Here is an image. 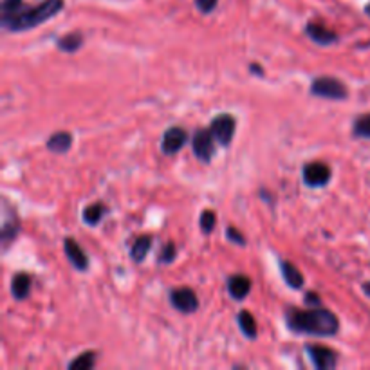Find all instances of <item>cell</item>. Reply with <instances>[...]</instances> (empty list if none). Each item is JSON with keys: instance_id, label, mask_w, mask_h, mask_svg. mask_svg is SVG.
Wrapping results in <instances>:
<instances>
[{"instance_id": "27", "label": "cell", "mask_w": 370, "mask_h": 370, "mask_svg": "<svg viewBox=\"0 0 370 370\" xmlns=\"http://www.w3.org/2000/svg\"><path fill=\"white\" fill-rule=\"evenodd\" d=\"M22 8V0H2V13H13Z\"/></svg>"}, {"instance_id": "16", "label": "cell", "mask_w": 370, "mask_h": 370, "mask_svg": "<svg viewBox=\"0 0 370 370\" xmlns=\"http://www.w3.org/2000/svg\"><path fill=\"white\" fill-rule=\"evenodd\" d=\"M280 271L287 286L293 287V289H302V287H304V277H302V273L293 266V264L287 262V260H282Z\"/></svg>"}, {"instance_id": "29", "label": "cell", "mask_w": 370, "mask_h": 370, "mask_svg": "<svg viewBox=\"0 0 370 370\" xmlns=\"http://www.w3.org/2000/svg\"><path fill=\"white\" fill-rule=\"evenodd\" d=\"M251 73H253V74H259V76H262L264 71H262V67L257 66V63H253V66H251Z\"/></svg>"}, {"instance_id": "14", "label": "cell", "mask_w": 370, "mask_h": 370, "mask_svg": "<svg viewBox=\"0 0 370 370\" xmlns=\"http://www.w3.org/2000/svg\"><path fill=\"white\" fill-rule=\"evenodd\" d=\"M227 291L235 300H244L251 291V280L244 274H235L227 280Z\"/></svg>"}, {"instance_id": "30", "label": "cell", "mask_w": 370, "mask_h": 370, "mask_svg": "<svg viewBox=\"0 0 370 370\" xmlns=\"http://www.w3.org/2000/svg\"><path fill=\"white\" fill-rule=\"evenodd\" d=\"M361 287H363V293H365L366 297L370 298V282H365V284H363Z\"/></svg>"}, {"instance_id": "17", "label": "cell", "mask_w": 370, "mask_h": 370, "mask_svg": "<svg viewBox=\"0 0 370 370\" xmlns=\"http://www.w3.org/2000/svg\"><path fill=\"white\" fill-rule=\"evenodd\" d=\"M56 46H58V49L63 51V53H76V51L83 46V35L78 31L67 33L62 38H58Z\"/></svg>"}, {"instance_id": "26", "label": "cell", "mask_w": 370, "mask_h": 370, "mask_svg": "<svg viewBox=\"0 0 370 370\" xmlns=\"http://www.w3.org/2000/svg\"><path fill=\"white\" fill-rule=\"evenodd\" d=\"M226 237L230 240H232V242L239 244V246H246V239H244V235L239 232V230H235V227H233V226L227 227V230H226Z\"/></svg>"}, {"instance_id": "22", "label": "cell", "mask_w": 370, "mask_h": 370, "mask_svg": "<svg viewBox=\"0 0 370 370\" xmlns=\"http://www.w3.org/2000/svg\"><path fill=\"white\" fill-rule=\"evenodd\" d=\"M352 132H354L356 138L370 139V114H363L352 125Z\"/></svg>"}, {"instance_id": "1", "label": "cell", "mask_w": 370, "mask_h": 370, "mask_svg": "<svg viewBox=\"0 0 370 370\" xmlns=\"http://www.w3.org/2000/svg\"><path fill=\"white\" fill-rule=\"evenodd\" d=\"M287 327L297 334L307 336H334L339 329L338 317L329 309H289L287 311Z\"/></svg>"}, {"instance_id": "24", "label": "cell", "mask_w": 370, "mask_h": 370, "mask_svg": "<svg viewBox=\"0 0 370 370\" xmlns=\"http://www.w3.org/2000/svg\"><path fill=\"white\" fill-rule=\"evenodd\" d=\"M175 253H178V247L174 242H166L161 247V253H159V264H172L175 260Z\"/></svg>"}, {"instance_id": "12", "label": "cell", "mask_w": 370, "mask_h": 370, "mask_svg": "<svg viewBox=\"0 0 370 370\" xmlns=\"http://www.w3.org/2000/svg\"><path fill=\"white\" fill-rule=\"evenodd\" d=\"M73 147V135L69 132H54L49 139H47V150L53 154H67Z\"/></svg>"}, {"instance_id": "8", "label": "cell", "mask_w": 370, "mask_h": 370, "mask_svg": "<svg viewBox=\"0 0 370 370\" xmlns=\"http://www.w3.org/2000/svg\"><path fill=\"white\" fill-rule=\"evenodd\" d=\"M188 141V134H186L185 128L181 127H170L168 130L163 134L161 139V150L166 155H174L181 150L183 147Z\"/></svg>"}, {"instance_id": "2", "label": "cell", "mask_w": 370, "mask_h": 370, "mask_svg": "<svg viewBox=\"0 0 370 370\" xmlns=\"http://www.w3.org/2000/svg\"><path fill=\"white\" fill-rule=\"evenodd\" d=\"M62 9L63 0H43L42 4L33 6V8H20L13 13H2V26L13 33L27 31V29H33V27L47 22L54 15H58Z\"/></svg>"}, {"instance_id": "10", "label": "cell", "mask_w": 370, "mask_h": 370, "mask_svg": "<svg viewBox=\"0 0 370 370\" xmlns=\"http://www.w3.org/2000/svg\"><path fill=\"white\" fill-rule=\"evenodd\" d=\"M305 35L312 40V42H317L318 46H331V43L338 42V35L331 29L324 26L320 22H309L305 26Z\"/></svg>"}, {"instance_id": "5", "label": "cell", "mask_w": 370, "mask_h": 370, "mask_svg": "<svg viewBox=\"0 0 370 370\" xmlns=\"http://www.w3.org/2000/svg\"><path fill=\"white\" fill-rule=\"evenodd\" d=\"M192 148L193 154L201 159L202 163L212 161L213 154H215V138H213L212 130H195L192 138Z\"/></svg>"}, {"instance_id": "20", "label": "cell", "mask_w": 370, "mask_h": 370, "mask_svg": "<svg viewBox=\"0 0 370 370\" xmlns=\"http://www.w3.org/2000/svg\"><path fill=\"white\" fill-rule=\"evenodd\" d=\"M105 215H107V206L96 202V205H91L83 210V222L89 224V226H96Z\"/></svg>"}, {"instance_id": "4", "label": "cell", "mask_w": 370, "mask_h": 370, "mask_svg": "<svg viewBox=\"0 0 370 370\" xmlns=\"http://www.w3.org/2000/svg\"><path fill=\"white\" fill-rule=\"evenodd\" d=\"M235 127L237 121L232 114H219V116L212 120L210 130H212L213 138H215V141L220 147H227V145L232 143L233 135H235Z\"/></svg>"}, {"instance_id": "6", "label": "cell", "mask_w": 370, "mask_h": 370, "mask_svg": "<svg viewBox=\"0 0 370 370\" xmlns=\"http://www.w3.org/2000/svg\"><path fill=\"white\" fill-rule=\"evenodd\" d=\"M305 351H307L312 365L317 366L318 370H329L338 365V352L332 351V349L324 347V345H307Z\"/></svg>"}, {"instance_id": "31", "label": "cell", "mask_w": 370, "mask_h": 370, "mask_svg": "<svg viewBox=\"0 0 370 370\" xmlns=\"http://www.w3.org/2000/svg\"><path fill=\"white\" fill-rule=\"evenodd\" d=\"M365 13H366V15L370 16V4H366V8H365Z\"/></svg>"}, {"instance_id": "25", "label": "cell", "mask_w": 370, "mask_h": 370, "mask_svg": "<svg viewBox=\"0 0 370 370\" xmlns=\"http://www.w3.org/2000/svg\"><path fill=\"white\" fill-rule=\"evenodd\" d=\"M219 0H195V8L202 13V15H210L213 9L217 8Z\"/></svg>"}, {"instance_id": "21", "label": "cell", "mask_w": 370, "mask_h": 370, "mask_svg": "<svg viewBox=\"0 0 370 370\" xmlns=\"http://www.w3.org/2000/svg\"><path fill=\"white\" fill-rule=\"evenodd\" d=\"M94 363H96V354L89 351V352H83V354H80L76 359H73V361L67 365V369L69 370H91L94 366Z\"/></svg>"}, {"instance_id": "23", "label": "cell", "mask_w": 370, "mask_h": 370, "mask_svg": "<svg viewBox=\"0 0 370 370\" xmlns=\"http://www.w3.org/2000/svg\"><path fill=\"white\" fill-rule=\"evenodd\" d=\"M199 224H201L202 233L210 235V233L213 232L215 224H217V215L212 212V210H205V212H202V215H201V220H199Z\"/></svg>"}, {"instance_id": "7", "label": "cell", "mask_w": 370, "mask_h": 370, "mask_svg": "<svg viewBox=\"0 0 370 370\" xmlns=\"http://www.w3.org/2000/svg\"><path fill=\"white\" fill-rule=\"evenodd\" d=\"M331 168L325 163H309L304 166V183L311 188H322L331 181Z\"/></svg>"}, {"instance_id": "9", "label": "cell", "mask_w": 370, "mask_h": 370, "mask_svg": "<svg viewBox=\"0 0 370 370\" xmlns=\"http://www.w3.org/2000/svg\"><path fill=\"white\" fill-rule=\"evenodd\" d=\"M170 302L178 311L190 314V312H195L199 307V300H197V294L193 293V289L190 287H179L170 293Z\"/></svg>"}, {"instance_id": "11", "label": "cell", "mask_w": 370, "mask_h": 370, "mask_svg": "<svg viewBox=\"0 0 370 370\" xmlns=\"http://www.w3.org/2000/svg\"><path fill=\"white\" fill-rule=\"evenodd\" d=\"M63 250H66V255H67V259H69V262L73 264L78 271L87 269V266H89V260H87V255L83 253V250H81L80 244H78L76 240L71 239V237H67L66 242H63Z\"/></svg>"}, {"instance_id": "18", "label": "cell", "mask_w": 370, "mask_h": 370, "mask_svg": "<svg viewBox=\"0 0 370 370\" xmlns=\"http://www.w3.org/2000/svg\"><path fill=\"white\" fill-rule=\"evenodd\" d=\"M150 247H152V237H148V235L139 237V239L132 244V250H130L132 260L138 264L143 262V260L147 259V255H148V251H150Z\"/></svg>"}, {"instance_id": "28", "label": "cell", "mask_w": 370, "mask_h": 370, "mask_svg": "<svg viewBox=\"0 0 370 370\" xmlns=\"http://www.w3.org/2000/svg\"><path fill=\"white\" fill-rule=\"evenodd\" d=\"M305 304H307V305H318V307H320V304H322L320 294L307 293V294H305Z\"/></svg>"}, {"instance_id": "15", "label": "cell", "mask_w": 370, "mask_h": 370, "mask_svg": "<svg viewBox=\"0 0 370 370\" xmlns=\"http://www.w3.org/2000/svg\"><path fill=\"white\" fill-rule=\"evenodd\" d=\"M31 293V278L26 273H16L11 282V294L15 300H26Z\"/></svg>"}, {"instance_id": "3", "label": "cell", "mask_w": 370, "mask_h": 370, "mask_svg": "<svg viewBox=\"0 0 370 370\" xmlns=\"http://www.w3.org/2000/svg\"><path fill=\"white\" fill-rule=\"evenodd\" d=\"M311 94L325 100H345L349 96V89L345 87L338 78L332 76H320L314 78L311 83Z\"/></svg>"}, {"instance_id": "19", "label": "cell", "mask_w": 370, "mask_h": 370, "mask_svg": "<svg viewBox=\"0 0 370 370\" xmlns=\"http://www.w3.org/2000/svg\"><path fill=\"white\" fill-rule=\"evenodd\" d=\"M237 322H239L240 331H242V334L246 336V338H257V332H259L257 331V322H255L253 314H251L250 311H240L239 317H237Z\"/></svg>"}, {"instance_id": "13", "label": "cell", "mask_w": 370, "mask_h": 370, "mask_svg": "<svg viewBox=\"0 0 370 370\" xmlns=\"http://www.w3.org/2000/svg\"><path fill=\"white\" fill-rule=\"evenodd\" d=\"M20 230V220L16 215V210H8L4 212V220H2V240L4 244H9L16 235H19Z\"/></svg>"}]
</instances>
